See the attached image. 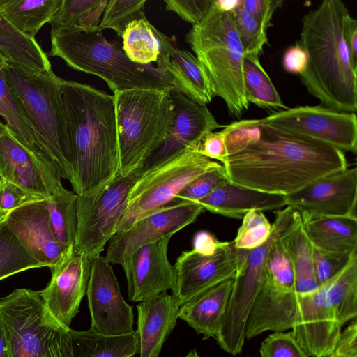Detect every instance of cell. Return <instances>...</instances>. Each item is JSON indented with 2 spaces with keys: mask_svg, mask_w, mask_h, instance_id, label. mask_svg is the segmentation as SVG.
<instances>
[{
  "mask_svg": "<svg viewBox=\"0 0 357 357\" xmlns=\"http://www.w3.org/2000/svg\"><path fill=\"white\" fill-rule=\"evenodd\" d=\"M3 218H0V223H1V222L3 220Z\"/></svg>",
  "mask_w": 357,
  "mask_h": 357,
  "instance_id": "94428289",
  "label": "cell"
},
{
  "mask_svg": "<svg viewBox=\"0 0 357 357\" xmlns=\"http://www.w3.org/2000/svg\"><path fill=\"white\" fill-rule=\"evenodd\" d=\"M0 116L10 132L46 163L39 152L33 130L6 79L3 70H0Z\"/></svg>",
  "mask_w": 357,
  "mask_h": 357,
  "instance_id": "8d00e7d4",
  "label": "cell"
},
{
  "mask_svg": "<svg viewBox=\"0 0 357 357\" xmlns=\"http://www.w3.org/2000/svg\"><path fill=\"white\" fill-rule=\"evenodd\" d=\"M222 164L188 149L170 160L143 170L130 191L115 234L174 202L193 180Z\"/></svg>",
  "mask_w": 357,
  "mask_h": 357,
  "instance_id": "9c48e42d",
  "label": "cell"
},
{
  "mask_svg": "<svg viewBox=\"0 0 357 357\" xmlns=\"http://www.w3.org/2000/svg\"><path fill=\"white\" fill-rule=\"evenodd\" d=\"M139 349L136 330L106 336L91 328L75 331L62 326L55 335L49 357H132Z\"/></svg>",
  "mask_w": 357,
  "mask_h": 357,
  "instance_id": "603a6c76",
  "label": "cell"
},
{
  "mask_svg": "<svg viewBox=\"0 0 357 357\" xmlns=\"http://www.w3.org/2000/svg\"><path fill=\"white\" fill-rule=\"evenodd\" d=\"M165 10L176 13L184 21L196 25L208 13L213 0H164Z\"/></svg>",
  "mask_w": 357,
  "mask_h": 357,
  "instance_id": "7dc6e473",
  "label": "cell"
},
{
  "mask_svg": "<svg viewBox=\"0 0 357 357\" xmlns=\"http://www.w3.org/2000/svg\"><path fill=\"white\" fill-rule=\"evenodd\" d=\"M353 253L351 255L329 253L312 246L313 269L319 287L328 282L339 273L348 263Z\"/></svg>",
  "mask_w": 357,
  "mask_h": 357,
  "instance_id": "f6af8a7d",
  "label": "cell"
},
{
  "mask_svg": "<svg viewBox=\"0 0 357 357\" xmlns=\"http://www.w3.org/2000/svg\"><path fill=\"white\" fill-rule=\"evenodd\" d=\"M0 317L8 357H49L54 337L64 326L46 309L40 291L26 288L0 298Z\"/></svg>",
  "mask_w": 357,
  "mask_h": 357,
  "instance_id": "30bf717a",
  "label": "cell"
},
{
  "mask_svg": "<svg viewBox=\"0 0 357 357\" xmlns=\"http://www.w3.org/2000/svg\"><path fill=\"white\" fill-rule=\"evenodd\" d=\"M91 261L73 248L53 268L47 287L40 291L46 309L63 326L70 328L86 295Z\"/></svg>",
  "mask_w": 357,
  "mask_h": 357,
  "instance_id": "ac0fdd59",
  "label": "cell"
},
{
  "mask_svg": "<svg viewBox=\"0 0 357 357\" xmlns=\"http://www.w3.org/2000/svg\"><path fill=\"white\" fill-rule=\"evenodd\" d=\"M299 215L289 206L277 211L268 240L253 250L238 249L236 273L215 338L219 346L227 353L235 356L241 352L249 314L265 277V264L270 248L276 239L299 222Z\"/></svg>",
  "mask_w": 357,
  "mask_h": 357,
  "instance_id": "ba28073f",
  "label": "cell"
},
{
  "mask_svg": "<svg viewBox=\"0 0 357 357\" xmlns=\"http://www.w3.org/2000/svg\"><path fill=\"white\" fill-rule=\"evenodd\" d=\"M142 167L118 176L97 194L77 195V222L73 245L76 252L91 261L100 255L115 234L130 191L140 176Z\"/></svg>",
  "mask_w": 357,
  "mask_h": 357,
  "instance_id": "8fae6325",
  "label": "cell"
},
{
  "mask_svg": "<svg viewBox=\"0 0 357 357\" xmlns=\"http://www.w3.org/2000/svg\"><path fill=\"white\" fill-rule=\"evenodd\" d=\"M342 328L322 287L313 293L299 294L291 331L309 356L331 353Z\"/></svg>",
  "mask_w": 357,
  "mask_h": 357,
  "instance_id": "d6986e66",
  "label": "cell"
},
{
  "mask_svg": "<svg viewBox=\"0 0 357 357\" xmlns=\"http://www.w3.org/2000/svg\"><path fill=\"white\" fill-rule=\"evenodd\" d=\"M307 64V55L298 43L284 52L282 66L288 73L301 75L305 70Z\"/></svg>",
  "mask_w": 357,
  "mask_h": 357,
  "instance_id": "816d5d0a",
  "label": "cell"
},
{
  "mask_svg": "<svg viewBox=\"0 0 357 357\" xmlns=\"http://www.w3.org/2000/svg\"><path fill=\"white\" fill-rule=\"evenodd\" d=\"M36 137L39 152L61 178L73 180V144L61 98L64 79L47 71L30 70L12 63L3 69Z\"/></svg>",
  "mask_w": 357,
  "mask_h": 357,
  "instance_id": "277c9868",
  "label": "cell"
},
{
  "mask_svg": "<svg viewBox=\"0 0 357 357\" xmlns=\"http://www.w3.org/2000/svg\"><path fill=\"white\" fill-rule=\"evenodd\" d=\"M0 50L10 63L33 71H47L52 65L47 54L35 39L15 28L0 10Z\"/></svg>",
  "mask_w": 357,
  "mask_h": 357,
  "instance_id": "f546056e",
  "label": "cell"
},
{
  "mask_svg": "<svg viewBox=\"0 0 357 357\" xmlns=\"http://www.w3.org/2000/svg\"><path fill=\"white\" fill-rule=\"evenodd\" d=\"M8 63H0V70H3Z\"/></svg>",
  "mask_w": 357,
  "mask_h": 357,
  "instance_id": "91938a15",
  "label": "cell"
},
{
  "mask_svg": "<svg viewBox=\"0 0 357 357\" xmlns=\"http://www.w3.org/2000/svg\"><path fill=\"white\" fill-rule=\"evenodd\" d=\"M229 242L220 241L206 231L197 232L193 240V249L204 255H212L226 246Z\"/></svg>",
  "mask_w": 357,
  "mask_h": 357,
  "instance_id": "db71d44e",
  "label": "cell"
},
{
  "mask_svg": "<svg viewBox=\"0 0 357 357\" xmlns=\"http://www.w3.org/2000/svg\"><path fill=\"white\" fill-rule=\"evenodd\" d=\"M185 357H199L197 352L195 350L190 351Z\"/></svg>",
  "mask_w": 357,
  "mask_h": 357,
  "instance_id": "680465c9",
  "label": "cell"
},
{
  "mask_svg": "<svg viewBox=\"0 0 357 357\" xmlns=\"http://www.w3.org/2000/svg\"><path fill=\"white\" fill-rule=\"evenodd\" d=\"M45 200L29 203L13 210L2 222L41 267L52 269L73 247L63 245L54 236Z\"/></svg>",
  "mask_w": 357,
  "mask_h": 357,
  "instance_id": "7402d4cb",
  "label": "cell"
},
{
  "mask_svg": "<svg viewBox=\"0 0 357 357\" xmlns=\"http://www.w3.org/2000/svg\"><path fill=\"white\" fill-rule=\"evenodd\" d=\"M291 261L295 290L308 294L319 289L312 264V246L299 222L281 238Z\"/></svg>",
  "mask_w": 357,
  "mask_h": 357,
  "instance_id": "d6a6232c",
  "label": "cell"
},
{
  "mask_svg": "<svg viewBox=\"0 0 357 357\" xmlns=\"http://www.w3.org/2000/svg\"><path fill=\"white\" fill-rule=\"evenodd\" d=\"M185 40L207 75L215 96L225 102L236 117L248 109L243 81L244 52L236 31L231 12L214 3L203 18L193 25Z\"/></svg>",
  "mask_w": 357,
  "mask_h": 357,
  "instance_id": "8992f818",
  "label": "cell"
},
{
  "mask_svg": "<svg viewBox=\"0 0 357 357\" xmlns=\"http://www.w3.org/2000/svg\"><path fill=\"white\" fill-rule=\"evenodd\" d=\"M233 278L224 280L180 306L178 318L185 321L203 339L216 338L226 311Z\"/></svg>",
  "mask_w": 357,
  "mask_h": 357,
  "instance_id": "4316f807",
  "label": "cell"
},
{
  "mask_svg": "<svg viewBox=\"0 0 357 357\" xmlns=\"http://www.w3.org/2000/svg\"><path fill=\"white\" fill-rule=\"evenodd\" d=\"M121 37L123 50L128 59L142 65L156 62L159 69H163L174 45L172 40L153 26L146 17L128 24Z\"/></svg>",
  "mask_w": 357,
  "mask_h": 357,
  "instance_id": "83f0119b",
  "label": "cell"
},
{
  "mask_svg": "<svg viewBox=\"0 0 357 357\" xmlns=\"http://www.w3.org/2000/svg\"><path fill=\"white\" fill-rule=\"evenodd\" d=\"M40 264L26 250L2 221L0 223V280L17 273L40 268Z\"/></svg>",
  "mask_w": 357,
  "mask_h": 357,
  "instance_id": "74e56055",
  "label": "cell"
},
{
  "mask_svg": "<svg viewBox=\"0 0 357 357\" xmlns=\"http://www.w3.org/2000/svg\"><path fill=\"white\" fill-rule=\"evenodd\" d=\"M321 357H357L356 319L341 331L333 350Z\"/></svg>",
  "mask_w": 357,
  "mask_h": 357,
  "instance_id": "f907efd6",
  "label": "cell"
},
{
  "mask_svg": "<svg viewBox=\"0 0 357 357\" xmlns=\"http://www.w3.org/2000/svg\"><path fill=\"white\" fill-rule=\"evenodd\" d=\"M282 0H241V6L267 29L275 10L282 6Z\"/></svg>",
  "mask_w": 357,
  "mask_h": 357,
  "instance_id": "c3c4849f",
  "label": "cell"
},
{
  "mask_svg": "<svg viewBox=\"0 0 357 357\" xmlns=\"http://www.w3.org/2000/svg\"><path fill=\"white\" fill-rule=\"evenodd\" d=\"M321 287L342 326L355 319L357 316V251L351 255L339 273Z\"/></svg>",
  "mask_w": 357,
  "mask_h": 357,
  "instance_id": "1f68e13d",
  "label": "cell"
},
{
  "mask_svg": "<svg viewBox=\"0 0 357 357\" xmlns=\"http://www.w3.org/2000/svg\"><path fill=\"white\" fill-rule=\"evenodd\" d=\"M0 63H10L9 59L0 50Z\"/></svg>",
  "mask_w": 357,
  "mask_h": 357,
  "instance_id": "6f0895ef",
  "label": "cell"
},
{
  "mask_svg": "<svg viewBox=\"0 0 357 357\" xmlns=\"http://www.w3.org/2000/svg\"><path fill=\"white\" fill-rule=\"evenodd\" d=\"M196 204L211 213L236 219H243L252 211H278L286 206L285 195L245 188L229 181Z\"/></svg>",
  "mask_w": 357,
  "mask_h": 357,
  "instance_id": "d4e9b609",
  "label": "cell"
},
{
  "mask_svg": "<svg viewBox=\"0 0 357 357\" xmlns=\"http://www.w3.org/2000/svg\"><path fill=\"white\" fill-rule=\"evenodd\" d=\"M91 329L116 336L133 332L134 315L121 294L112 264L104 256L91 261L86 293Z\"/></svg>",
  "mask_w": 357,
  "mask_h": 357,
  "instance_id": "5bb4252c",
  "label": "cell"
},
{
  "mask_svg": "<svg viewBox=\"0 0 357 357\" xmlns=\"http://www.w3.org/2000/svg\"><path fill=\"white\" fill-rule=\"evenodd\" d=\"M146 0H110L107 4L98 28L102 31L111 29L122 36L126 26L135 20L146 17Z\"/></svg>",
  "mask_w": 357,
  "mask_h": 357,
  "instance_id": "ab89813d",
  "label": "cell"
},
{
  "mask_svg": "<svg viewBox=\"0 0 357 357\" xmlns=\"http://www.w3.org/2000/svg\"><path fill=\"white\" fill-rule=\"evenodd\" d=\"M229 182L268 193L290 195L314 180L347 167L344 152L274 128L262 119L225 126Z\"/></svg>",
  "mask_w": 357,
  "mask_h": 357,
  "instance_id": "6da1fadb",
  "label": "cell"
},
{
  "mask_svg": "<svg viewBox=\"0 0 357 357\" xmlns=\"http://www.w3.org/2000/svg\"><path fill=\"white\" fill-rule=\"evenodd\" d=\"M241 0H214L216 6L220 10L226 12H232L237 6L240 5Z\"/></svg>",
  "mask_w": 357,
  "mask_h": 357,
  "instance_id": "11a10c76",
  "label": "cell"
},
{
  "mask_svg": "<svg viewBox=\"0 0 357 357\" xmlns=\"http://www.w3.org/2000/svg\"><path fill=\"white\" fill-rule=\"evenodd\" d=\"M231 13L244 55L259 56L268 42V29L247 13L241 5Z\"/></svg>",
  "mask_w": 357,
  "mask_h": 357,
  "instance_id": "f35d334b",
  "label": "cell"
},
{
  "mask_svg": "<svg viewBox=\"0 0 357 357\" xmlns=\"http://www.w3.org/2000/svg\"><path fill=\"white\" fill-rule=\"evenodd\" d=\"M343 34L352 66L357 71V21L347 12L343 18Z\"/></svg>",
  "mask_w": 357,
  "mask_h": 357,
  "instance_id": "f5cc1de1",
  "label": "cell"
},
{
  "mask_svg": "<svg viewBox=\"0 0 357 357\" xmlns=\"http://www.w3.org/2000/svg\"><path fill=\"white\" fill-rule=\"evenodd\" d=\"M243 68L244 87L249 103L266 109L279 111L288 108L261 66L259 56L244 55Z\"/></svg>",
  "mask_w": 357,
  "mask_h": 357,
  "instance_id": "d590c367",
  "label": "cell"
},
{
  "mask_svg": "<svg viewBox=\"0 0 357 357\" xmlns=\"http://www.w3.org/2000/svg\"><path fill=\"white\" fill-rule=\"evenodd\" d=\"M108 0H62L50 21L51 32L79 29L89 31L99 25Z\"/></svg>",
  "mask_w": 357,
  "mask_h": 357,
  "instance_id": "e575fe53",
  "label": "cell"
},
{
  "mask_svg": "<svg viewBox=\"0 0 357 357\" xmlns=\"http://www.w3.org/2000/svg\"><path fill=\"white\" fill-rule=\"evenodd\" d=\"M164 70L172 77L174 89L196 103L206 106L215 96L208 76L190 52L174 45Z\"/></svg>",
  "mask_w": 357,
  "mask_h": 357,
  "instance_id": "f1b7e54d",
  "label": "cell"
},
{
  "mask_svg": "<svg viewBox=\"0 0 357 357\" xmlns=\"http://www.w3.org/2000/svg\"><path fill=\"white\" fill-rule=\"evenodd\" d=\"M238 263V249L234 242L212 255L193 248L183 251L174 265L175 286L172 294L181 305L197 295L234 278Z\"/></svg>",
  "mask_w": 357,
  "mask_h": 357,
  "instance_id": "2e32d148",
  "label": "cell"
},
{
  "mask_svg": "<svg viewBox=\"0 0 357 357\" xmlns=\"http://www.w3.org/2000/svg\"><path fill=\"white\" fill-rule=\"evenodd\" d=\"M44 197L29 192L20 186L1 179L0 183V218L25 204L45 200Z\"/></svg>",
  "mask_w": 357,
  "mask_h": 357,
  "instance_id": "bcb514c9",
  "label": "cell"
},
{
  "mask_svg": "<svg viewBox=\"0 0 357 357\" xmlns=\"http://www.w3.org/2000/svg\"><path fill=\"white\" fill-rule=\"evenodd\" d=\"M170 238L167 236L141 247L124 262L122 268L130 301L142 302L173 291L175 271L167 257Z\"/></svg>",
  "mask_w": 357,
  "mask_h": 357,
  "instance_id": "ffe728a7",
  "label": "cell"
},
{
  "mask_svg": "<svg viewBox=\"0 0 357 357\" xmlns=\"http://www.w3.org/2000/svg\"><path fill=\"white\" fill-rule=\"evenodd\" d=\"M285 202L299 213L357 219V168L347 167L321 176L285 195Z\"/></svg>",
  "mask_w": 357,
  "mask_h": 357,
  "instance_id": "9a60e30c",
  "label": "cell"
},
{
  "mask_svg": "<svg viewBox=\"0 0 357 357\" xmlns=\"http://www.w3.org/2000/svg\"><path fill=\"white\" fill-rule=\"evenodd\" d=\"M168 89L116 91L114 98L119 175L143 167L164 142L173 124L175 111Z\"/></svg>",
  "mask_w": 357,
  "mask_h": 357,
  "instance_id": "52a82bcc",
  "label": "cell"
},
{
  "mask_svg": "<svg viewBox=\"0 0 357 357\" xmlns=\"http://www.w3.org/2000/svg\"><path fill=\"white\" fill-rule=\"evenodd\" d=\"M198 204L176 202L138 220L130 227L116 233L109 241L107 260L121 267L137 250L149 243L170 236L193 223L203 212Z\"/></svg>",
  "mask_w": 357,
  "mask_h": 357,
  "instance_id": "4fadbf2b",
  "label": "cell"
},
{
  "mask_svg": "<svg viewBox=\"0 0 357 357\" xmlns=\"http://www.w3.org/2000/svg\"><path fill=\"white\" fill-rule=\"evenodd\" d=\"M222 165L208 171L190 183L176 197V202L197 203L218 188L229 182Z\"/></svg>",
  "mask_w": 357,
  "mask_h": 357,
  "instance_id": "7bdbcfd3",
  "label": "cell"
},
{
  "mask_svg": "<svg viewBox=\"0 0 357 357\" xmlns=\"http://www.w3.org/2000/svg\"><path fill=\"white\" fill-rule=\"evenodd\" d=\"M62 0H0V10L5 18L28 38L35 36L50 23Z\"/></svg>",
  "mask_w": 357,
  "mask_h": 357,
  "instance_id": "4dcf8cb0",
  "label": "cell"
},
{
  "mask_svg": "<svg viewBox=\"0 0 357 357\" xmlns=\"http://www.w3.org/2000/svg\"><path fill=\"white\" fill-rule=\"evenodd\" d=\"M281 238L273 242L268 252L265 264L266 277L277 287L296 291L291 261Z\"/></svg>",
  "mask_w": 357,
  "mask_h": 357,
  "instance_id": "60d3db41",
  "label": "cell"
},
{
  "mask_svg": "<svg viewBox=\"0 0 357 357\" xmlns=\"http://www.w3.org/2000/svg\"><path fill=\"white\" fill-rule=\"evenodd\" d=\"M260 357H310L292 331L274 332L261 342Z\"/></svg>",
  "mask_w": 357,
  "mask_h": 357,
  "instance_id": "ee69618b",
  "label": "cell"
},
{
  "mask_svg": "<svg viewBox=\"0 0 357 357\" xmlns=\"http://www.w3.org/2000/svg\"><path fill=\"white\" fill-rule=\"evenodd\" d=\"M1 179H2V178H1V176H0V183H1Z\"/></svg>",
  "mask_w": 357,
  "mask_h": 357,
  "instance_id": "6125c7cd",
  "label": "cell"
},
{
  "mask_svg": "<svg viewBox=\"0 0 357 357\" xmlns=\"http://www.w3.org/2000/svg\"><path fill=\"white\" fill-rule=\"evenodd\" d=\"M281 130L306 137L344 151L356 153V113L334 111L321 106H299L274 112L261 119Z\"/></svg>",
  "mask_w": 357,
  "mask_h": 357,
  "instance_id": "7c38bea8",
  "label": "cell"
},
{
  "mask_svg": "<svg viewBox=\"0 0 357 357\" xmlns=\"http://www.w3.org/2000/svg\"><path fill=\"white\" fill-rule=\"evenodd\" d=\"M225 130L211 132L201 141L195 151L211 159L218 160L222 164L226 158Z\"/></svg>",
  "mask_w": 357,
  "mask_h": 357,
  "instance_id": "681fc988",
  "label": "cell"
},
{
  "mask_svg": "<svg viewBox=\"0 0 357 357\" xmlns=\"http://www.w3.org/2000/svg\"><path fill=\"white\" fill-rule=\"evenodd\" d=\"M0 176L47 199L61 178L28 149L0 121Z\"/></svg>",
  "mask_w": 357,
  "mask_h": 357,
  "instance_id": "44dd1931",
  "label": "cell"
},
{
  "mask_svg": "<svg viewBox=\"0 0 357 357\" xmlns=\"http://www.w3.org/2000/svg\"><path fill=\"white\" fill-rule=\"evenodd\" d=\"M77 196L60 183L45 200L52 233L68 248L73 247L76 235Z\"/></svg>",
  "mask_w": 357,
  "mask_h": 357,
  "instance_id": "836d02e7",
  "label": "cell"
},
{
  "mask_svg": "<svg viewBox=\"0 0 357 357\" xmlns=\"http://www.w3.org/2000/svg\"><path fill=\"white\" fill-rule=\"evenodd\" d=\"M61 98L73 144V192L91 196L119 175V157L113 95L63 80Z\"/></svg>",
  "mask_w": 357,
  "mask_h": 357,
  "instance_id": "7a4b0ae2",
  "label": "cell"
},
{
  "mask_svg": "<svg viewBox=\"0 0 357 357\" xmlns=\"http://www.w3.org/2000/svg\"><path fill=\"white\" fill-rule=\"evenodd\" d=\"M241 225L233 241L236 248L253 250L264 244L270 238L272 225L263 212L252 211L243 218Z\"/></svg>",
  "mask_w": 357,
  "mask_h": 357,
  "instance_id": "b9f144b4",
  "label": "cell"
},
{
  "mask_svg": "<svg viewBox=\"0 0 357 357\" xmlns=\"http://www.w3.org/2000/svg\"><path fill=\"white\" fill-rule=\"evenodd\" d=\"M0 357H8L6 338L1 319L0 317Z\"/></svg>",
  "mask_w": 357,
  "mask_h": 357,
  "instance_id": "9f6ffc18",
  "label": "cell"
},
{
  "mask_svg": "<svg viewBox=\"0 0 357 357\" xmlns=\"http://www.w3.org/2000/svg\"><path fill=\"white\" fill-rule=\"evenodd\" d=\"M175 116L168 135L162 145L144 162L142 169L159 165L183 151H195L202 139L218 123L206 106L192 101L175 89L170 91Z\"/></svg>",
  "mask_w": 357,
  "mask_h": 357,
  "instance_id": "e0dca14e",
  "label": "cell"
},
{
  "mask_svg": "<svg viewBox=\"0 0 357 357\" xmlns=\"http://www.w3.org/2000/svg\"><path fill=\"white\" fill-rule=\"evenodd\" d=\"M50 35L52 47L47 55L61 58L74 70L99 77L113 93L132 89H174L167 71L132 61L123 51L107 41L98 27Z\"/></svg>",
  "mask_w": 357,
  "mask_h": 357,
  "instance_id": "5b68a950",
  "label": "cell"
},
{
  "mask_svg": "<svg viewBox=\"0 0 357 357\" xmlns=\"http://www.w3.org/2000/svg\"><path fill=\"white\" fill-rule=\"evenodd\" d=\"M347 12L342 1L325 0L303 16L298 43L307 55V64L300 77L323 107L355 113L357 71L351 64L342 26Z\"/></svg>",
  "mask_w": 357,
  "mask_h": 357,
  "instance_id": "3957f363",
  "label": "cell"
},
{
  "mask_svg": "<svg viewBox=\"0 0 357 357\" xmlns=\"http://www.w3.org/2000/svg\"><path fill=\"white\" fill-rule=\"evenodd\" d=\"M312 246L326 252L351 255L357 250V219L299 213Z\"/></svg>",
  "mask_w": 357,
  "mask_h": 357,
  "instance_id": "484cf974",
  "label": "cell"
},
{
  "mask_svg": "<svg viewBox=\"0 0 357 357\" xmlns=\"http://www.w3.org/2000/svg\"><path fill=\"white\" fill-rule=\"evenodd\" d=\"M181 305L164 292L137 305L139 357H158L178 319Z\"/></svg>",
  "mask_w": 357,
  "mask_h": 357,
  "instance_id": "cb8c5ba5",
  "label": "cell"
}]
</instances>
